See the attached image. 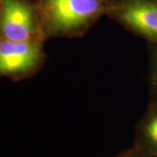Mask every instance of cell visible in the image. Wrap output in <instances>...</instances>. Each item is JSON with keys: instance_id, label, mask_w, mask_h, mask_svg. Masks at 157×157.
<instances>
[{"instance_id": "cell-1", "label": "cell", "mask_w": 157, "mask_h": 157, "mask_svg": "<svg viewBox=\"0 0 157 157\" xmlns=\"http://www.w3.org/2000/svg\"><path fill=\"white\" fill-rule=\"evenodd\" d=\"M35 3L45 39L80 37L106 15L104 0H35Z\"/></svg>"}, {"instance_id": "cell-2", "label": "cell", "mask_w": 157, "mask_h": 157, "mask_svg": "<svg viewBox=\"0 0 157 157\" xmlns=\"http://www.w3.org/2000/svg\"><path fill=\"white\" fill-rule=\"evenodd\" d=\"M106 15L132 33L157 45V0H108Z\"/></svg>"}, {"instance_id": "cell-3", "label": "cell", "mask_w": 157, "mask_h": 157, "mask_svg": "<svg viewBox=\"0 0 157 157\" xmlns=\"http://www.w3.org/2000/svg\"><path fill=\"white\" fill-rule=\"evenodd\" d=\"M0 39L45 41L34 0L3 1L0 7Z\"/></svg>"}, {"instance_id": "cell-4", "label": "cell", "mask_w": 157, "mask_h": 157, "mask_svg": "<svg viewBox=\"0 0 157 157\" xmlns=\"http://www.w3.org/2000/svg\"><path fill=\"white\" fill-rule=\"evenodd\" d=\"M43 44L0 39V76L17 80L35 75L46 59Z\"/></svg>"}, {"instance_id": "cell-5", "label": "cell", "mask_w": 157, "mask_h": 157, "mask_svg": "<svg viewBox=\"0 0 157 157\" xmlns=\"http://www.w3.org/2000/svg\"><path fill=\"white\" fill-rule=\"evenodd\" d=\"M133 147L142 157H157V99L137 124Z\"/></svg>"}, {"instance_id": "cell-6", "label": "cell", "mask_w": 157, "mask_h": 157, "mask_svg": "<svg viewBox=\"0 0 157 157\" xmlns=\"http://www.w3.org/2000/svg\"><path fill=\"white\" fill-rule=\"evenodd\" d=\"M148 78L152 94L155 99H157V45H155V48L152 52Z\"/></svg>"}, {"instance_id": "cell-7", "label": "cell", "mask_w": 157, "mask_h": 157, "mask_svg": "<svg viewBox=\"0 0 157 157\" xmlns=\"http://www.w3.org/2000/svg\"><path fill=\"white\" fill-rule=\"evenodd\" d=\"M115 157H142L140 155L139 152L135 149L134 147H132L131 148H128L127 150L121 152L120 154H118Z\"/></svg>"}, {"instance_id": "cell-8", "label": "cell", "mask_w": 157, "mask_h": 157, "mask_svg": "<svg viewBox=\"0 0 157 157\" xmlns=\"http://www.w3.org/2000/svg\"><path fill=\"white\" fill-rule=\"evenodd\" d=\"M3 1H4V0H0V7L2 6V4H3Z\"/></svg>"}, {"instance_id": "cell-9", "label": "cell", "mask_w": 157, "mask_h": 157, "mask_svg": "<svg viewBox=\"0 0 157 157\" xmlns=\"http://www.w3.org/2000/svg\"><path fill=\"white\" fill-rule=\"evenodd\" d=\"M104 1H105V2H106V3H107V1H108V0H104Z\"/></svg>"}, {"instance_id": "cell-10", "label": "cell", "mask_w": 157, "mask_h": 157, "mask_svg": "<svg viewBox=\"0 0 157 157\" xmlns=\"http://www.w3.org/2000/svg\"><path fill=\"white\" fill-rule=\"evenodd\" d=\"M34 1H35V0H34Z\"/></svg>"}]
</instances>
